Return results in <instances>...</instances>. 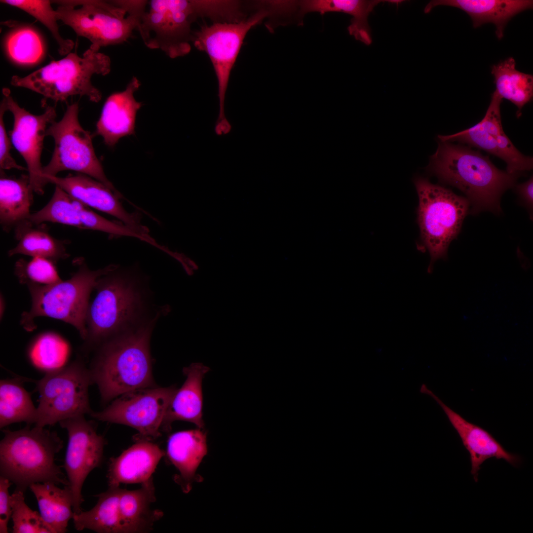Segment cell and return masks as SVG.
<instances>
[{"mask_svg": "<svg viewBox=\"0 0 533 533\" xmlns=\"http://www.w3.org/2000/svg\"><path fill=\"white\" fill-rule=\"evenodd\" d=\"M29 488L37 499L41 517L53 533L66 532L74 514L69 485L61 489L56 484L47 482L34 483Z\"/></svg>", "mask_w": 533, "mask_h": 533, "instance_id": "cell-26", "label": "cell"}, {"mask_svg": "<svg viewBox=\"0 0 533 533\" xmlns=\"http://www.w3.org/2000/svg\"><path fill=\"white\" fill-rule=\"evenodd\" d=\"M456 7L466 12L471 18L472 25L477 28L486 23L495 27V35L499 40L504 36L508 21L517 14L533 8L531 0H433L425 6V13H429L437 6Z\"/></svg>", "mask_w": 533, "mask_h": 533, "instance_id": "cell-22", "label": "cell"}, {"mask_svg": "<svg viewBox=\"0 0 533 533\" xmlns=\"http://www.w3.org/2000/svg\"><path fill=\"white\" fill-rule=\"evenodd\" d=\"M209 368L201 363H193L183 369L186 379L182 387L177 389L168 408L162 430L168 431L175 420L194 423L204 429L202 419L203 395L202 382Z\"/></svg>", "mask_w": 533, "mask_h": 533, "instance_id": "cell-23", "label": "cell"}, {"mask_svg": "<svg viewBox=\"0 0 533 533\" xmlns=\"http://www.w3.org/2000/svg\"><path fill=\"white\" fill-rule=\"evenodd\" d=\"M74 200L83 229L100 231L113 236H128L136 238L149 243L162 251L164 250V247L157 244L148 234L149 231L133 228L122 222L118 223L108 220L95 213L88 207L78 200L75 199Z\"/></svg>", "mask_w": 533, "mask_h": 533, "instance_id": "cell-35", "label": "cell"}, {"mask_svg": "<svg viewBox=\"0 0 533 533\" xmlns=\"http://www.w3.org/2000/svg\"><path fill=\"white\" fill-rule=\"evenodd\" d=\"M42 224L34 226L29 221L16 228L14 232L18 243L8 251V256L22 254L32 258L41 257L56 264L69 257L66 241L52 236Z\"/></svg>", "mask_w": 533, "mask_h": 533, "instance_id": "cell-27", "label": "cell"}, {"mask_svg": "<svg viewBox=\"0 0 533 533\" xmlns=\"http://www.w3.org/2000/svg\"><path fill=\"white\" fill-rule=\"evenodd\" d=\"M207 16L206 0H147L137 31L148 48L172 59L183 57L191 50L192 25Z\"/></svg>", "mask_w": 533, "mask_h": 533, "instance_id": "cell-9", "label": "cell"}, {"mask_svg": "<svg viewBox=\"0 0 533 533\" xmlns=\"http://www.w3.org/2000/svg\"><path fill=\"white\" fill-rule=\"evenodd\" d=\"M121 489L109 487L97 496L95 506L87 511L74 514L75 528L77 531L88 529L99 533H121L119 498Z\"/></svg>", "mask_w": 533, "mask_h": 533, "instance_id": "cell-28", "label": "cell"}, {"mask_svg": "<svg viewBox=\"0 0 533 533\" xmlns=\"http://www.w3.org/2000/svg\"><path fill=\"white\" fill-rule=\"evenodd\" d=\"M165 453L151 441L138 440L116 457L110 460L109 487L120 484H142L152 475Z\"/></svg>", "mask_w": 533, "mask_h": 533, "instance_id": "cell-20", "label": "cell"}, {"mask_svg": "<svg viewBox=\"0 0 533 533\" xmlns=\"http://www.w3.org/2000/svg\"><path fill=\"white\" fill-rule=\"evenodd\" d=\"M78 111L77 102L68 105L62 119L53 121L47 128L46 136L53 138L55 147L50 161L42 167L43 178L56 176L63 171H74L100 181L121 196L107 178L95 154L92 135L79 123Z\"/></svg>", "mask_w": 533, "mask_h": 533, "instance_id": "cell-12", "label": "cell"}, {"mask_svg": "<svg viewBox=\"0 0 533 533\" xmlns=\"http://www.w3.org/2000/svg\"><path fill=\"white\" fill-rule=\"evenodd\" d=\"M14 533H53L39 513L26 503L24 492L16 489L10 495Z\"/></svg>", "mask_w": 533, "mask_h": 533, "instance_id": "cell-37", "label": "cell"}, {"mask_svg": "<svg viewBox=\"0 0 533 533\" xmlns=\"http://www.w3.org/2000/svg\"><path fill=\"white\" fill-rule=\"evenodd\" d=\"M26 379H3L0 381V428L12 423L25 422L35 424L37 408L23 386Z\"/></svg>", "mask_w": 533, "mask_h": 533, "instance_id": "cell-30", "label": "cell"}, {"mask_svg": "<svg viewBox=\"0 0 533 533\" xmlns=\"http://www.w3.org/2000/svg\"><path fill=\"white\" fill-rule=\"evenodd\" d=\"M45 179L48 183L59 186L87 207L111 215L131 227L149 231L140 224L138 213L126 211L120 201L121 196L100 181L81 173L69 174L65 177H47Z\"/></svg>", "mask_w": 533, "mask_h": 533, "instance_id": "cell-17", "label": "cell"}, {"mask_svg": "<svg viewBox=\"0 0 533 533\" xmlns=\"http://www.w3.org/2000/svg\"><path fill=\"white\" fill-rule=\"evenodd\" d=\"M56 263L46 258L34 257L30 261L19 259L14 265V274L19 282L49 285L61 281Z\"/></svg>", "mask_w": 533, "mask_h": 533, "instance_id": "cell-36", "label": "cell"}, {"mask_svg": "<svg viewBox=\"0 0 533 533\" xmlns=\"http://www.w3.org/2000/svg\"><path fill=\"white\" fill-rule=\"evenodd\" d=\"M6 111L7 110L1 102L0 106V171L11 169L28 170L27 168L18 165L11 154L12 144L6 132L3 119Z\"/></svg>", "mask_w": 533, "mask_h": 533, "instance_id": "cell-38", "label": "cell"}, {"mask_svg": "<svg viewBox=\"0 0 533 533\" xmlns=\"http://www.w3.org/2000/svg\"><path fill=\"white\" fill-rule=\"evenodd\" d=\"M420 392L430 396L436 401L457 431L470 454L471 473L476 482L478 481L481 465L488 458L503 459L514 467L519 466L521 462L520 456L507 452L489 432L467 421L447 406L424 384L421 386Z\"/></svg>", "mask_w": 533, "mask_h": 533, "instance_id": "cell-18", "label": "cell"}, {"mask_svg": "<svg viewBox=\"0 0 533 533\" xmlns=\"http://www.w3.org/2000/svg\"><path fill=\"white\" fill-rule=\"evenodd\" d=\"M29 221L34 226L51 222L83 229L74 198L58 186H55L48 203L38 211L31 213Z\"/></svg>", "mask_w": 533, "mask_h": 533, "instance_id": "cell-33", "label": "cell"}, {"mask_svg": "<svg viewBox=\"0 0 533 533\" xmlns=\"http://www.w3.org/2000/svg\"><path fill=\"white\" fill-rule=\"evenodd\" d=\"M533 178L532 176L526 182L516 186V191L523 204L528 209L530 216L533 214Z\"/></svg>", "mask_w": 533, "mask_h": 533, "instance_id": "cell-40", "label": "cell"}, {"mask_svg": "<svg viewBox=\"0 0 533 533\" xmlns=\"http://www.w3.org/2000/svg\"><path fill=\"white\" fill-rule=\"evenodd\" d=\"M144 284L136 271L119 266L98 279L96 296L87 311L84 351L99 347L136 330L158 314L168 313L167 305L150 314L149 295Z\"/></svg>", "mask_w": 533, "mask_h": 533, "instance_id": "cell-1", "label": "cell"}, {"mask_svg": "<svg viewBox=\"0 0 533 533\" xmlns=\"http://www.w3.org/2000/svg\"><path fill=\"white\" fill-rule=\"evenodd\" d=\"M93 383L90 370L77 359L37 381L39 394L36 426L44 427L77 416L90 414L88 389Z\"/></svg>", "mask_w": 533, "mask_h": 533, "instance_id": "cell-11", "label": "cell"}, {"mask_svg": "<svg viewBox=\"0 0 533 533\" xmlns=\"http://www.w3.org/2000/svg\"><path fill=\"white\" fill-rule=\"evenodd\" d=\"M4 304L5 303H4V299L3 298V297L1 295L0 296V310L1 318V317L3 316V312H4V307H5Z\"/></svg>", "mask_w": 533, "mask_h": 533, "instance_id": "cell-41", "label": "cell"}, {"mask_svg": "<svg viewBox=\"0 0 533 533\" xmlns=\"http://www.w3.org/2000/svg\"><path fill=\"white\" fill-rule=\"evenodd\" d=\"M0 2L19 8L32 16L50 32L58 45V52L62 56L71 52L74 41L64 38L60 34L58 19L55 9L49 0H1Z\"/></svg>", "mask_w": 533, "mask_h": 533, "instance_id": "cell-34", "label": "cell"}, {"mask_svg": "<svg viewBox=\"0 0 533 533\" xmlns=\"http://www.w3.org/2000/svg\"><path fill=\"white\" fill-rule=\"evenodd\" d=\"M70 353L69 343L53 332H45L36 337L28 349V356L31 363L45 374L67 365Z\"/></svg>", "mask_w": 533, "mask_h": 533, "instance_id": "cell-31", "label": "cell"}, {"mask_svg": "<svg viewBox=\"0 0 533 533\" xmlns=\"http://www.w3.org/2000/svg\"><path fill=\"white\" fill-rule=\"evenodd\" d=\"M11 482L7 478L0 477V533H8V523L11 518L12 508L8 489Z\"/></svg>", "mask_w": 533, "mask_h": 533, "instance_id": "cell-39", "label": "cell"}, {"mask_svg": "<svg viewBox=\"0 0 533 533\" xmlns=\"http://www.w3.org/2000/svg\"><path fill=\"white\" fill-rule=\"evenodd\" d=\"M78 270L65 281L49 285H27L32 298L31 308L22 313L20 324L32 332L36 328L35 318L49 317L73 326L82 340L87 335L86 318L89 299L99 278L118 265H109L103 268L90 269L81 259Z\"/></svg>", "mask_w": 533, "mask_h": 533, "instance_id": "cell-7", "label": "cell"}, {"mask_svg": "<svg viewBox=\"0 0 533 533\" xmlns=\"http://www.w3.org/2000/svg\"><path fill=\"white\" fill-rule=\"evenodd\" d=\"M426 170L440 183L461 191L470 203L469 213L501 212L500 198L514 186L519 174L498 169L489 157L451 142L439 141Z\"/></svg>", "mask_w": 533, "mask_h": 533, "instance_id": "cell-2", "label": "cell"}, {"mask_svg": "<svg viewBox=\"0 0 533 533\" xmlns=\"http://www.w3.org/2000/svg\"><path fill=\"white\" fill-rule=\"evenodd\" d=\"M2 92L1 102L13 116V128L9 132L12 144L27 165L32 190L42 194L48 183L43 177L41 156L48 125L57 116L55 107L46 106L43 114H34L18 104L8 88H3Z\"/></svg>", "mask_w": 533, "mask_h": 533, "instance_id": "cell-14", "label": "cell"}, {"mask_svg": "<svg viewBox=\"0 0 533 533\" xmlns=\"http://www.w3.org/2000/svg\"><path fill=\"white\" fill-rule=\"evenodd\" d=\"M59 423L68 432L64 468L73 494V510L74 514H78L82 511L81 505L84 500L82 486L89 473L101 464L105 441L84 415L68 418Z\"/></svg>", "mask_w": 533, "mask_h": 533, "instance_id": "cell-15", "label": "cell"}, {"mask_svg": "<svg viewBox=\"0 0 533 533\" xmlns=\"http://www.w3.org/2000/svg\"><path fill=\"white\" fill-rule=\"evenodd\" d=\"M99 50L91 45L81 56L70 52L26 76H12L10 83L39 94L45 100L65 102L70 97L79 96L99 102L102 93L92 84V77L106 76L111 70L110 58Z\"/></svg>", "mask_w": 533, "mask_h": 533, "instance_id": "cell-5", "label": "cell"}, {"mask_svg": "<svg viewBox=\"0 0 533 533\" xmlns=\"http://www.w3.org/2000/svg\"><path fill=\"white\" fill-rule=\"evenodd\" d=\"M413 182L419 198V248L429 252L430 261L427 271L431 273L436 261L447 259L449 245L460 231L469 213L470 203L466 197L443 186L432 184L427 178L416 176Z\"/></svg>", "mask_w": 533, "mask_h": 533, "instance_id": "cell-8", "label": "cell"}, {"mask_svg": "<svg viewBox=\"0 0 533 533\" xmlns=\"http://www.w3.org/2000/svg\"><path fill=\"white\" fill-rule=\"evenodd\" d=\"M159 314L135 331L103 344L90 369L104 402L153 386L150 342Z\"/></svg>", "mask_w": 533, "mask_h": 533, "instance_id": "cell-3", "label": "cell"}, {"mask_svg": "<svg viewBox=\"0 0 533 533\" xmlns=\"http://www.w3.org/2000/svg\"><path fill=\"white\" fill-rule=\"evenodd\" d=\"M266 18L263 10L257 9L240 22L213 23L193 31L192 44L208 54L217 79L219 110L214 130L218 135L228 134L231 129L225 114L226 95L231 71L247 34Z\"/></svg>", "mask_w": 533, "mask_h": 533, "instance_id": "cell-10", "label": "cell"}, {"mask_svg": "<svg viewBox=\"0 0 533 533\" xmlns=\"http://www.w3.org/2000/svg\"><path fill=\"white\" fill-rule=\"evenodd\" d=\"M177 389L144 387L120 395L100 412H92L93 418L130 426L138 431L135 441H152L160 436L164 417Z\"/></svg>", "mask_w": 533, "mask_h": 533, "instance_id": "cell-13", "label": "cell"}, {"mask_svg": "<svg viewBox=\"0 0 533 533\" xmlns=\"http://www.w3.org/2000/svg\"><path fill=\"white\" fill-rule=\"evenodd\" d=\"M58 4L57 18L91 45L102 47L123 43L137 31L144 0H64Z\"/></svg>", "mask_w": 533, "mask_h": 533, "instance_id": "cell-6", "label": "cell"}, {"mask_svg": "<svg viewBox=\"0 0 533 533\" xmlns=\"http://www.w3.org/2000/svg\"><path fill=\"white\" fill-rule=\"evenodd\" d=\"M0 172V223L8 232L29 221L34 192L29 175L11 177Z\"/></svg>", "mask_w": 533, "mask_h": 533, "instance_id": "cell-25", "label": "cell"}, {"mask_svg": "<svg viewBox=\"0 0 533 533\" xmlns=\"http://www.w3.org/2000/svg\"><path fill=\"white\" fill-rule=\"evenodd\" d=\"M502 99L495 91L483 119L474 126L449 135H438L439 141H457L484 150L504 160L506 171L519 174L533 168V157L520 152L505 134L501 123Z\"/></svg>", "mask_w": 533, "mask_h": 533, "instance_id": "cell-16", "label": "cell"}, {"mask_svg": "<svg viewBox=\"0 0 533 533\" xmlns=\"http://www.w3.org/2000/svg\"><path fill=\"white\" fill-rule=\"evenodd\" d=\"M491 74L494 77L495 90L502 99H505L517 108L520 117L524 106L531 101L533 95V76L517 70L512 57L494 65Z\"/></svg>", "mask_w": 533, "mask_h": 533, "instance_id": "cell-29", "label": "cell"}, {"mask_svg": "<svg viewBox=\"0 0 533 533\" xmlns=\"http://www.w3.org/2000/svg\"><path fill=\"white\" fill-rule=\"evenodd\" d=\"M7 55L14 63L33 65L40 61L45 52L44 43L40 34L33 27L19 25L7 34L4 41Z\"/></svg>", "mask_w": 533, "mask_h": 533, "instance_id": "cell-32", "label": "cell"}, {"mask_svg": "<svg viewBox=\"0 0 533 533\" xmlns=\"http://www.w3.org/2000/svg\"><path fill=\"white\" fill-rule=\"evenodd\" d=\"M140 86V80L133 76L124 90L112 93L106 99L95 132L106 145L113 147L120 138L134 133L136 114L142 106L134 94Z\"/></svg>", "mask_w": 533, "mask_h": 533, "instance_id": "cell-19", "label": "cell"}, {"mask_svg": "<svg viewBox=\"0 0 533 533\" xmlns=\"http://www.w3.org/2000/svg\"><path fill=\"white\" fill-rule=\"evenodd\" d=\"M207 453V433L203 429L178 431L169 437L166 455L179 472L174 480L184 493L190 491L193 482L201 481L196 472Z\"/></svg>", "mask_w": 533, "mask_h": 533, "instance_id": "cell-21", "label": "cell"}, {"mask_svg": "<svg viewBox=\"0 0 533 533\" xmlns=\"http://www.w3.org/2000/svg\"><path fill=\"white\" fill-rule=\"evenodd\" d=\"M156 500L153 478L141 484L137 490L122 489L119 498L121 533H148L163 515L158 509H152Z\"/></svg>", "mask_w": 533, "mask_h": 533, "instance_id": "cell-24", "label": "cell"}, {"mask_svg": "<svg viewBox=\"0 0 533 533\" xmlns=\"http://www.w3.org/2000/svg\"><path fill=\"white\" fill-rule=\"evenodd\" d=\"M0 442V476L24 492L36 483L52 482L69 485V481L55 462L63 447L57 433L44 427L29 425L18 430H2Z\"/></svg>", "mask_w": 533, "mask_h": 533, "instance_id": "cell-4", "label": "cell"}]
</instances>
